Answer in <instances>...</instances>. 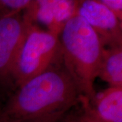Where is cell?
<instances>
[{
	"label": "cell",
	"mask_w": 122,
	"mask_h": 122,
	"mask_svg": "<svg viewBox=\"0 0 122 122\" xmlns=\"http://www.w3.org/2000/svg\"><path fill=\"white\" fill-rule=\"evenodd\" d=\"M77 122H101L92 111L90 103L86 98H83L79 106Z\"/></svg>",
	"instance_id": "8fae6325"
},
{
	"label": "cell",
	"mask_w": 122,
	"mask_h": 122,
	"mask_svg": "<svg viewBox=\"0 0 122 122\" xmlns=\"http://www.w3.org/2000/svg\"><path fill=\"white\" fill-rule=\"evenodd\" d=\"M79 106L65 113L56 114L24 122H77Z\"/></svg>",
	"instance_id": "30bf717a"
},
{
	"label": "cell",
	"mask_w": 122,
	"mask_h": 122,
	"mask_svg": "<svg viewBox=\"0 0 122 122\" xmlns=\"http://www.w3.org/2000/svg\"><path fill=\"white\" fill-rule=\"evenodd\" d=\"M20 13L0 18V83H12L18 54L30 26Z\"/></svg>",
	"instance_id": "277c9868"
},
{
	"label": "cell",
	"mask_w": 122,
	"mask_h": 122,
	"mask_svg": "<svg viewBox=\"0 0 122 122\" xmlns=\"http://www.w3.org/2000/svg\"><path fill=\"white\" fill-rule=\"evenodd\" d=\"M83 97L61 61L16 87L0 110V122L65 113L80 105Z\"/></svg>",
	"instance_id": "6da1fadb"
},
{
	"label": "cell",
	"mask_w": 122,
	"mask_h": 122,
	"mask_svg": "<svg viewBox=\"0 0 122 122\" xmlns=\"http://www.w3.org/2000/svg\"><path fill=\"white\" fill-rule=\"evenodd\" d=\"M78 4L79 1L72 0L32 1L23 16L29 23L39 22L60 35L66 22L77 15Z\"/></svg>",
	"instance_id": "8992f818"
},
{
	"label": "cell",
	"mask_w": 122,
	"mask_h": 122,
	"mask_svg": "<svg viewBox=\"0 0 122 122\" xmlns=\"http://www.w3.org/2000/svg\"><path fill=\"white\" fill-rule=\"evenodd\" d=\"M59 39L62 63L91 105L96 96L94 84L105 46L96 32L78 15L66 22Z\"/></svg>",
	"instance_id": "7a4b0ae2"
},
{
	"label": "cell",
	"mask_w": 122,
	"mask_h": 122,
	"mask_svg": "<svg viewBox=\"0 0 122 122\" xmlns=\"http://www.w3.org/2000/svg\"><path fill=\"white\" fill-rule=\"evenodd\" d=\"M61 61L59 35L31 24L18 56L12 84L19 87Z\"/></svg>",
	"instance_id": "3957f363"
},
{
	"label": "cell",
	"mask_w": 122,
	"mask_h": 122,
	"mask_svg": "<svg viewBox=\"0 0 122 122\" xmlns=\"http://www.w3.org/2000/svg\"><path fill=\"white\" fill-rule=\"evenodd\" d=\"M77 15L96 32L105 48L122 46V21L99 0L79 1Z\"/></svg>",
	"instance_id": "5b68a950"
},
{
	"label": "cell",
	"mask_w": 122,
	"mask_h": 122,
	"mask_svg": "<svg viewBox=\"0 0 122 122\" xmlns=\"http://www.w3.org/2000/svg\"><path fill=\"white\" fill-rule=\"evenodd\" d=\"M29 0H0V7L5 10V16L19 14L22 10H26L31 4Z\"/></svg>",
	"instance_id": "9c48e42d"
},
{
	"label": "cell",
	"mask_w": 122,
	"mask_h": 122,
	"mask_svg": "<svg viewBox=\"0 0 122 122\" xmlns=\"http://www.w3.org/2000/svg\"><path fill=\"white\" fill-rule=\"evenodd\" d=\"M98 77L109 87H122V46L105 48Z\"/></svg>",
	"instance_id": "ba28073f"
},
{
	"label": "cell",
	"mask_w": 122,
	"mask_h": 122,
	"mask_svg": "<svg viewBox=\"0 0 122 122\" xmlns=\"http://www.w3.org/2000/svg\"><path fill=\"white\" fill-rule=\"evenodd\" d=\"M101 122H122V87H109L96 94L90 105Z\"/></svg>",
	"instance_id": "52a82bcc"
},
{
	"label": "cell",
	"mask_w": 122,
	"mask_h": 122,
	"mask_svg": "<svg viewBox=\"0 0 122 122\" xmlns=\"http://www.w3.org/2000/svg\"><path fill=\"white\" fill-rule=\"evenodd\" d=\"M100 3L113 14L118 19L122 20V0H99Z\"/></svg>",
	"instance_id": "7c38bea8"
}]
</instances>
